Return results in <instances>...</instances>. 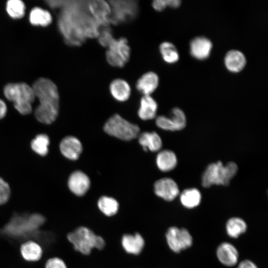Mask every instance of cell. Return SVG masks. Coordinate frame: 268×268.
<instances>
[{"instance_id": "obj_32", "label": "cell", "mask_w": 268, "mask_h": 268, "mask_svg": "<svg viewBox=\"0 0 268 268\" xmlns=\"http://www.w3.org/2000/svg\"><path fill=\"white\" fill-rule=\"evenodd\" d=\"M6 10L11 17L18 19L24 15L25 5L21 0H9L6 3Z\"/></svg>"}, {"instance_id": "obj_4", "label": "cell", "mask_w": 268, "mask_h": 268, "mask_svg": "<svg viewBox=\"0 0 268 268\" xmlns=\"http://www.w3.org/2000/svg\"><path fill=\"white\" fill-rule=\"evenodd\" d=\"M238 170L237 165L230 162L223 165L220 161L209 164L201 177V184L208 188L214 185H228L236 175Z\"/></svg>"}, {"instance_id": "obj_8", "label": "cell", "mask_w": 268, "mask_h": 268, "mask_svg": "<svg viewBox=\"0 0 268 268\" xmlns=\"http://www.w3.org/2000/svg\"><path fill=\"white\" fill-rule=\"evenodd\" d=\"M108 3L111 8L110 23L119 25L134 20L139 12L138 4L134 0H111Z\"/></svg>"}, {"instance_id": "obj_37", "label": "cell", "mask_w": 268, "mask_h": 268, "mask_svg": "<svg viewBox=\"0 0 268 268\" xmlns=\"http://www.w3.org/2000/svg\"><path fill=\"white\" fill-rule=\"evenodd\" d=\"M238 268H258V267L253 262L246 260L240 263Z\"/></svg>"}, {"instance_id": "obj_36", "label": "cell", "mask_w": 268, "mask_h": 268, "mask_svg": "<svg viewBox=\"0 0 268 268\" xmlns=\"http://www.w3.org/2000/svg\"><path fill=\"white\" fill-rule=\"evenodd\" d=\"M152 6L156 11H163L167 6L166 0H154L152 1Z\"/></svg>"}, {"instance_id": "obj_30", "label": "cell", "mask_w": 268, "mask_h": 268, "mask_svg": "<svg viewBox=\"0 0 268 268\" xmlns=\"http://www.w3.org/2000/svg\"><path fill=\"white\" fill-rule=\"evenodd\" d=\"M50 138L45 134H37L31 142V147L37 154L44 156L49 152Z\"/></svg>"}, {"instance_id": "obj_38", "label": "cell", "mask_w": 268, "mask_h": 268, "mask_svg": "<svg viewBox=\"0 0 268 268\" xmlns=\"http://www.w3.org/2000/svg\"><path fill=\"white\" fill-rule=\"evenodd\" d=\"M7 107L5 102L0 99V120L2 119L6 115Z\"/></svg>"}, {"instance_id": "obj_3", "label": "cell", "mask_w": 268, "mask_h": 268, "mask_svg": "<svg viewBox=\"0 0 268 268\" xmlns=\"http://www.w3.org/2000/svg\"><path fill=\"white\" fill-rule=\"evenodd\" d=\"M3 93L20 114L26 115L31 113L32 104L35 99L32 86L23 82L9 83L4 87Z\"/></svg>"}, {"instance_id": "obj_5", "label": "cell", "mask_w": 268, "mask_h": 268, "mask_svg": "<svg viewBox=\"0 0 268 268\" xmlns=\"http://www.w3.org/2000/svg\"><path fill=\"white\" fill-rule=\"evenodd\" d=\"M67 238L76 251L85 255L90 254L94 248L102 250L105 246L102 237L85 226H80L70 232Z\"/></svg>"}, {"instance_id": "obj_31", "label": "cell", "mask_w": 268, "mask_h": 268, "mask_svg": "<svg viewBox=\"0 0 268 268\" xmlns=\"http://www.w3.org/2000/svg\"><path fill=\"white\" fill-rule=\"evenodd\" d=\"M226 229L230 237L236 238L246 231L247 224L240 218L232 217L227 222Z\"/></svg>"}, {"instance_id": "obj_18", "label": "cell", "mask_w": 268, "mask_h": 268, "mask_svg": "<svg viewBox=\"0 0 268 268\" xmlns=\"http://www.w3.org/2000/svg\"><path fill=\"white\" fill-rule=\"evenodd\" d=\"M245 55L238 50L228 51L224 58V63L226 69L230 72L237 73L242 71L246 65Z\"/></svg>"}, {"instance_id": "obj_23", "label": "cell", "mask_w": 268, "mask_h": 268, "mask_svg": "<svg viewBox=\"0 0 268 268\" xmlns=\"http://www.w3.org/2000/svg\"><path fill=\"white\" fill-rule=\"evenodd\" d=\"M138 142L145 151H158L162 145L160 136L155 132L142 133L139 135Z\"/></svg>"}, {"instance_id": "obj_2", "label": "cell", "mask_w": 268, "mask_h": 268, "mask_svg": "<svg viewBox=\"0 0 268 268\" xmlns=\"http://www.w3.org/2000/svg\"><path fill=\"white\" fill-rule=\"evenodd\" d=\"M35 98L39 104L35 110V116L40 123H53L59 115L60 98L56 85L50 79L41 77L36 80L32 86Z\"/></svg>"}, {"instance_id": "obj_26", "label": "cell", "mask_w": 268, "mask_h": 268, "mask_svg": "<svg viewBox=\"0 0 268 268\" xmlns=\"http://www.w3.org/2000/svg\"><path fill=\"white\" fill-rule=\"evenodd\" d=\"M182 204L188 208H193L198 206L201 199V193L196 188H189L184 190L180 195Z\"/></svg>"}, {"instance_id": "obj_14", "label": "cell", "mask_w": 268, "mask_h": 268, "mask_svg": "<svg viewBox=\"0 0 268 268\" xmlns=\"http://www.w3.org/2000/svg\"><path fill=\"white\" fill-rule=\"evenodd\" d=\"M213 47L210 39L204 36H197L190 42L189 51L191 55L198 60L207 59L210 55Z\"/></svg>"}, {"instance_id": "obj_19", "label": "cell", "mask_w": 268, "mask_h": 268, "mask_svg": "<svg viewBox=\"0 0 268 268\" xmlns=\"http://www.w3.org/2000/svg\"><path fill=\"white\" fill-rule=\"evenodd\" d=\"M121 244L124 250L128 254L137 255L143 250L145 241L138 233L134 234H127L123 236Z\"/></svg>"}, {"instance_id": "obj_16", "label": "cell", "mask_w": 268, "mask_h": 268, "mask_svg": "<svg viewBox=\"0 0 268 268\" xmlns=\"http://www.w3.org/2000/svg\"><path fill=\"white\" fill-rule=\"evenodd\" d=\"M60 150L65 157L75 160L77 159L81 154L82 145L77 137L68 135L63 138L60 142Z\"/></svg>"}, {"instance_id": "obj_11", "label": "cell", "mask_w": 268, "mask_h": 268, "mask_svg": "<svg viewBox=\"0 0 268 268\" xmlns=\"http://www.w3.org/2000/svg\"><path fill=\"white\" fill-rule=\"evenodd\" d=\"M156 126L161 129L177 131L183 129L186 125V117L184 111L178 107L173 108L170 117L159 116L155 119Z\"/></svg>"}, {"instance_id": "obj_28", "label": "cell", "mask_w": 268, "mask_h": 268, "mask_svg": "<svg viewBox=\"0 0 268 268\" xmlns=\"http://www.w3.org/2000/svg\"><path fill=\"white\" fill-rule=\"evenodd\" d=\"M29 21L34 25L46 26L52 22V17L48 11L36 7L30 11Z\"/></svg>"}, {"instance_id": "obj_22", "label": "cell", "mask_w": 268, "mask_h": 268, "mask_svg": "<svg viewBox=\"0 0 268 268\" xmlns=\"http://www.w3.org/2000/svg\"><path fill=\"white\" fill-rule=\"evenodd\" d=\"M158 105L150 95H143L140 99L137 114L142 120L154 119L156 115Z\"/></svg>"}, {"instance_id": "obj_7", "label": "cell", "mask_w": 268, "mask_h": 268, "mask_svg": "<svg viewBox=\"0 0 268 268\" xmlns=\"http://www.w3.org/2000/svg\"><path fill=\"white\" fill-rule=\"evenodd\" d=\"M103 129L107 134L126 141L136 138L140 132L137 125L128 122L117 114L106 121Z\"/></svg>"}, {"instance_id": "obj_29", "label": "cell", "mask_w": 268, "mask_h": 268, "mask_svg": "<svg viewBox=\"0 0 268 268\" xmlns=\"http://www.w3.org/2000/svg\"><path fill=\"white\" fill-rule=\"evenodd\" d=\"M97 205L99 210L107 216L115 215L118 211L119 204L114 198L108 196H102L98 201Z\"/></svg>"}, {"instance_id": "obj_1", "label": "cell", "mask_w": 268, "mask_h": 268, "mask_svg": "<svg viewBox=\"0 0 268 268\" xmlns=\"http://www.w3.org/2000/svg\"><path fill=\"white\" fill-rule=\"evenodd\" d=\"M89 0H66L58 15L59 30L65 43L80 46L87 39L97 38L100 26L90 13Z\"/></svg>"}, {"instance_id": "obj_10", "label": "cell", "mask_w": 268, "mask_h": 268, "mask_svg": "<svg viewBox=\"0 0 268 268\" xmlns=\"http://www.w3.org/2000/svg\"><path fill=\"white\" fill-rule=\"evenodd\" d=\"M166 238L169 248L175 253L188 248L193 243L192 236L185 228L171 227L168 229Z\"/></svg>"}, {"instance_id": "obj_6", "label": "cell", "mask_w": 268, "mask_h": 268, "mask_svg": "<svg viewBox=\"0 0 268 268\" xmlns=\"http://www.w3.org/2000/svg\"><path fill=\"white\" fill-rule=\"evenodd\" d=\"M45 218L41 214L34 213L29 216H14L4 228L9 236L24 237L34 233L44 223Z\"/></svg>"}, {"instance_id": "obj_13", "label": "cell", "mask_w": 268, "mask_h": 268, "mask_svg": "<svg viewBox=\"0 0 268 268\" xmlns=\"http://www.w3.org/2000/svg\"><path fill=\"white\" fill-rule=\"evenodd\" d=\"M154 191L156 196L166 201L174 200L179 194L177 183L170 178H163L154 184Z\"/></svg>"}, {"instance_id": "obj_34", "label": "cell", "mask_w": 268, "mask_h": 268, "mask_svg": "<svg viewBox=\"0 0 268 268\" xmlns=\"http://www.w3.org/2000/svg\"><path fill=\"white\" fill-rule=\"evenodd\" d=\"M10 195V189L8 184L0 177V205L5 203Z\"/></svg>"}, {"instance_id": "obj_39", "label": "cell", "mask_w": 268, "mask_h": 268, "mask_svg": "<svg viewBox=\"0 0 268 268\" xmlns=\"http://www.w3.org/2000/svg\"><path fill=\"white\" fill-rule=\"evenodd\" d=\"M167 6L171 8H177L180 5L181 1L179 0H166Z\"/></svg>"}, {"instance_id": "obj_25", "label": "cell", "mask_w": 268, "mask_h": 268, "mask_svg": "<svg viewBox=\"0 0 268 268\" xmlns=\"http://www.w3.org/2000/svg\"><path fill=\"white\" fill-rule=\"evenodd\" d=\"M20 251L22 258L28 262L38 261L42 256L41 247L33 241H28L23 243Z\"/></svg>"}, {"instance_id": "obj_21", "label": "cell", "mask_w": 268, "mask_h": 268, "mask_svg": "<svg viewBox=\"0 0 268 268\" xmlns=\"http://www.w3.org/2000/svg\"><path fill=\"white\" fill-rule=\"evenodd\" d=\"M109 91L114 99L119 102L128 100L131 94L129 84L122 78H116L112 80L109 85Z\"/></svg>"}, {"instance_id": "obj_12", "label": "cell", "mask_w": 268, "mask_h": 268, "mask_svg": "<svg viewBox=\"0 0 268 268\" xmlns=\"http://www.w3.org/2000/svg\"><path fill=\"white\" fill-rule=\"evenodd\" d=\"M89 11L94 19L102 27L110 24L111 8L108 2L103 0H89Z\"/></svg>"}, {"instance_id": "obj_35", "label": "cell", "mask_w": 268, "mask_h": 268, "mask_svg": "<svg viewBox=\"0 0 268 268\" xmlns=\"http://www.w3.org/2000/svg\"><path fill=\"white\" fill-rule=\"evenodd\" d=\"M45 268H67L64 261L57 257L49 259L46 262Z\"/></svg>"}, {"instance_id": "obj_33", "label": "cell", "mask_w": 268, "mask_h": 268, "mask_svg": "<svg viewBox=\"0 0 268 268\" xmlns=\"http://www.w3.org/2000/svg\"><path fill=\"white\" fill-rule=\"evenodd\" d=\"M97 39L99 44L105 48H108L115 39L112 30L108 26L100 28Z\"/></svg>"}, {"instance_id": "obj_24", "label": "cell", "mask_w": 268, "mask_h": 268, "mask_svg": "<svg viewBox=\"0 0 268 268\" xmlns=\"http://www.w3.org/2000/svg\"><path fill=\"white\" fill-rule=\"evenodd\" d=\"M176 154L172 150L165 149L158 152L156 163L158 169L163 172H169L174 169L177 164Z\"/></svg>"}, {"instance_id": "obj_20", "label": "cell", "mask_w": 268, "mask_h": 268, "mask_svg": "<svg viewBox=\"0 0 268 268\" xmlns=\"http://www.w3.org/2000/svg\"><path fill=\"white\" fill-rule=\"evenodd\" d=\"M216 253L219 261L226 266H233L238 261V251L236 248L229 243H221L217 248Z\"/></svg>"}, {"instance_id": "obj_9", "label": "cell", "mask_w": 268, "mask_h": 268, "mask_svg": "<svg viewBox=\"0 0 268 268\" xmlns=\"http://www.w3.org/2000/svg\"><path fill=\"white\" fill-rule=\"evenodd\" d=\"M106 52L108 63L115 67H123L129 61L131 49L128 40L124 37L114 39Z\"/></svg>"}, {"instance_id": "obj_15", "label": "cell", "mask_w": 268, "mask_h": 268, "mask_svg": "<svg viewBox=\"0 0 268 268\" xmlns=\"http://www.w3.org/2000/svg\"><path fill=\"white\" fill-rule=\"evenodd\" d=\"M67 185L69 189L73 194L77 196H82L90 188V180L85 173L77 170L70 175Z\"/></svg>"}, {"instance_id": "obj_17", "label": "cell", "mask_w": 268, "mask_h": 268, "mask_svg": "<svg viewBox=\"0 0 268 268\" xmlns=\"http://www.w3.org/2000/svg\"><path fill=\"white\" fill-rule=\"evenodd\" d=\"M159 78L155 72L148 71L142 74L135 84L136 90L143 95H150L158 86Z\"/></svg>"}, {"instance_id": "obj_27", "label": "cell", "mask_w": 268, "mask_h": 268, "mask_svg": "<svg viewBox=\"0 0 268 268\" xmlns=\"http://www.w3.org/2000/svg\"><path fill=\"white\" fill-rule=\"evenodd\" d=\"M159 50L162 59L166 63L174 64L179 60V54L176 47L170 42L164 41L161 43Z\"/></svg>"}]
</instances>
